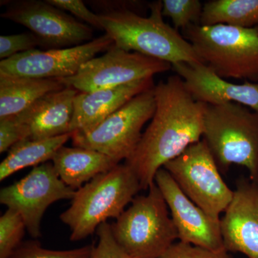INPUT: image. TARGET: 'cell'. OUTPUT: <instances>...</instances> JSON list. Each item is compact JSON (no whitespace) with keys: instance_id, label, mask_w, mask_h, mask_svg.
Returning a JSON list of instances; mask_svg holds the SVG:
<instances>
[{"instance_id":"1","label":"cell","mask_w":258,"mask_h":258,"mask_svg":"<svg viewBox=\"0 0 258 258\" xmlns=\"http://www.w3.org/2000/svg\"><path fill=\"white\" fill-rule=\"evenodd\" d=\"M156 109L133 154L125 161L142 190L154 184L156 174L203 135L205 103L195 101L179 76L154 88Z\"/></svg>"},{"instance_id":"2","label":"cell","mask_w":258,"mask_h":258,"mask_svg":"<svg viewBox=\"0 0 258 258\" xmlns=\"http://www.w3.org/2000/svg\"><path fill=\"white\" fill-rule=\"evenodd\" d=\"M150 15L141 16L127 9L98 14L102 30L115 46L165 62H202L192 45L163 20L162 1L149 5Z\"/></svg>"},{"instance_id":"3","label":"cell","mask_w":258,"mask_h":258,"mask_svg":"<svg viewBox=\"0 0 258 258\" xmlns=\"http://www.w3.org/2000/svg\"><path fill=\"white\" fill-rule=\"evenodd\" d=\"M142 190L126 164H118L76 190L71 206L60 215L73 242L87 238L108 219H117Z\"/></svg>"},{"instance_id":"4","label":"cell","mask_w":258,"mask_h":258,"mask_svg":"<svg viewBox=\"0 0 258 258\" xmlns=\"http://www.w3.org/2000/svg\"><path fill=\"white\" fill-rule=\"evenodd\" d=\"M203 137L221 172L243 166L258 183L257 112L239 103L205 104Z\"/></svg>"},{"instance_id":"5","label":"cell","mask_w":258,"mask_h":258,"mask_svg":"<svg viewBox=\"0 0 258 258\" xmlns=\"http://www.w3.org/2000/svg\"><path fill=\"white\" fill-rule=\"evenodd\" d=\"M112 234L131 258H161L178 239L175 226L157 185L134 199L111 224Z\"/></svg>"},{"instance_id":"6","label":"cell","mask_w":258,"mask_h":258,"mask_svg":"<svg viewBox=\"0 0 258 258\" xmlns=\"http://www.w3.org/2000/svg\"><path fill=\"white\" fill-rule=\"evenodd\" d=\"M202 63L224 79L258 81V33L255 28L227 25H191L183 30Z\"/></svg>"},{"instance_id":"7","label":"cell","mask_w":258,"mask_h":258,"mask_svg":"<svg viewBox=\"0 0 258 258\" xmlns=\"http://www.w3.org/2000/svg\"><path fill=\"white\" fill-rule=\"evenodd\" d=\"M154 88L137 95L87 132L71 134L74 147L101 152L119 163L126 160L138 145L144 125L155 112Z\"/></svg>"},{"instance_id":"8","label":"cell","mask_w":258,"mask_h":258,"mask_svg":"<svg viewBox=\"0 0 258 258\" xmlns=\"http://www.w3.org/2000/svg\"><path fill=\"white\" fill-rule=\"evenodd\" d=\"M163 168L188 198L214 218L220 219L233 198L234 190L222 179L221 171L203 139Z\"/></svg>"},{"instance_id":"9","label":"cell","mask_w":258,"mask_h":258,"mask_svg":"<svg viewBox=\"0 0 258 258\" xmlns=\"http://www.w3.org/2000/svg\"><path fill=\"white\" fill-rule=\"evenodd\" d=\"M171 69L169 62L128 52L113 43L106 53L83 64L74 76L57 80L64 86L88 93L154 78Z\"/></svg>"},{"instance_id":"10","label":"cell","mask_w":258,"mask_h":258,"mask_svg":"<svg viewBox=\"0 0 258 258\" xmlns=\"http://www.w3.org/2000/svg\"><path fill=\"white\" fill-rule=\"evenodd\" d=\"M75 193L59 177L52 161H48L33 167L23 179L3 187L0 203L18 212L30 235L38 238L47 208L60 200H72Z\"/></svg>"},{"instance_id":"11","label":"cell","mask_w":258,"mask_h":258,"mask_svg":"<svg viewBox=\"0 0 258 258\" xmlns=\"http://www.w3.org/2000/svg\"><path fill=\"white\" fill-rule=\"evenodd\" d=\"M3 18L28 28L50 49L77 46L92 40L93 30L47 1L21 0L8 4Z\"/></svg>"},{"instance_id":"12","label":"cell","mask_w":258,"mask_h":258,"mask_svg":"<svg viewBox=\"0 0 258 258\" xmlns=\"http://www.w3.org/2000/svg\"><path fill=\"white\" fill-rule=\"evenodd\" d=\"M113 45L107 34L66 48L35 49L0 62V75L38 79H60L77 74L83 64Z\"/></svg>"},{"instance_id":"13","label":"cell","mask_w":258,"mask_h":258,"mask_svg":"<svg viewBox=\"0 0 258 258\" xmlns=\"http://www.w3.org/2000/svg\"><path fill=\"white\" fill-rule=\"evenodd\" d=\"M154 182L167 204L179 241L213 252L225 250L220 219L210 216L188 198L164 168L157 171Z\"/></svg>"},{"instance_id":"14","label":"cell","mask_w":258,"mask_h":258,"mask_svg":"<svg viewBox=\"0 0 258 258\" xmlns=\"http://www.w3.org/2000/svg\"><path fill=\"white\" fill-rule=\"evenodd\" d=\"M224 247L258 258V183L242 177L236 182L233 198L220 219Z\"/></svg>"},{"instance_id":"15","label":"cell","mask_w":258,"mask_h":258,"mask_svg":"<svg viewBox=\"0 0 258 258\" xmlns=\"http://www.w3.org/2000/svg\"><path fill=\"white\" fill-rule=\"evenodd\" d=\"M172 69L195 101L209 105L239 103L258 113V83L229 82L202 62H179Z\"/></svg>"},{"instance_id":"16","label":"cell","mask_w":258,"mask_h":258,"mask_svg":"<svg viewBox=\"0 0 258 258\" xmlns=\"http://www.w3.org/2000/svg\"><path fill=\"white\" fill-rule=\"evenodd\" d=\"M79 92L66 86L60 91L47 93L17 115L28 128L29 139L43 140L71 134L74 101Z\"/></svg>"},{"instance_id":"17","label":"cell","mask_w":258,"mask_h":258,"mask_svg":"<svg viewBox=\"0 0 258 258\" xmlns=\"http://www.w3.org/2000/svg\"><path fill=\"white\" fill-rule=\"evenodd\" d=\"M154 79L141 80L118 87L79 92L74 101L71 134L87 132L118 111L137 95L154 88Z\"/></svg>"},{"instance_id":"18","label":"cell","mask_w":258,"mask_h":258,"mask_svg":"<svg viewBox=\"0 0 258 258\" xmlns=\"http://www.w3.org/2000/svg\"><path fill=\"white\" fill-rule=\"evenodd\" d=\"M51 161L60 179L75 191L120 164L96 151L64 146L55 153Z\"/></svg>"},{"instance_id":"19","label":"cell","mask_w":258,"mask_h":258,"mask_svg":"<svg viewBox=\"0 0 258 258\" xmlns=\"http://www.w3.org/2000/svg\"><path fill=\"white\" fill-rule=\"evenodd\" d=\"M66 87L57 79L0 75V118L20 114L47 93Z\"/></svg>"},{"instance_id":"20","label":"cell","mask_w":258,"mask_h":258,"mask_svg":"<svg viewBox=\"0 0 258 258\" xmlns=\"http://www.w3.org/2000/svg\"><path fill=\"white\" fill-rule=\"evenodd\" d=\"M71 139V134L43 140L24 139L8 151V155L0 164V181L23 169L40 165L52 161L55 153Z\"/></svg>"},{"instance_id":"21","label":"cell","mask_w":258,"mask_h":258,"mask_svg":"<svg viewBox=\"0 0 258 258\" xmlns=\"http://www.w3.org/2000/svg\"><path fill=\"white\" fill-rule=\"evenodd\" d=\"M227 25L242 28L258 25V0H212L204 4L200 25Z\"/></svg>"},{"instance_id":"22","label":"cell","mask_w":258,"mask_h":258,"mask_svg":"<svg viewBox=\"0 0 258 258\" xmlns=\"http://www.w3.org/2000/svg\"><path fill=\"white\" fill-rule=\"evenodd\" d=\"M26 226L20 214L12 209L0 217V258H10L22 244Z\"/></svg>"},{"instance_id":"23","label":"cell","mask_w":258,"mask_h":258,"mask_svg":"<svg viewBox=\"0 0 258 258\" xmlns=\"http://www.w3.org/2000/svg\"><path fill=\"white\" fill-rule=\"evenodd\" d=\"M204 5L199 0H164L162 15L170 18L176 30L200 25Z\"/></svg>"},{"instance_id":"24","label":"cell","mask_w":258,"mask_h":258,"mask_svg":"<svg viewBox=\"0 0 258 258\" xmlns=\"http://www.w3.org/2000/svg\"><path fill=\"white\" fill-rule=\"evenodd\" d=\"M94 245H86L69 250L44 248L37 241L22 243L10 258H89Z\"/></svg>"},{"instance_id":"25","label":"cell","mask_w":258,"mask_h":258,"mask_svg":"<svg viewBox=\"0 0 258 258\" xmlns=\"http://www.w3.org/2000/svg\"><path fill=\"white\" fill-rule=\"evenodd\" d=\"M41 46V42L32 32L0 36V58H10Z\"/></svg>"},{"instance_id":"26","label":"cell","mask_w":258,"mask_h":258,"mask_svg":"<svg viewBox=\"0 0 258 258\" xmlns=\"http://www.w3.org/2000/svg\"><path fill=\"white\" fill-rule=\"evenodd\" d=\"M98 240L93 247L89 258H131L113 237L111 224H102L96 230Z\"/></svg>"},{"instance_id":"27","label":"cell","mask_w":258,"mask_h":258,"mask_svg":"<svg viewBox=\"0 0 258 258\" xmlns=\"http://www.w3.org/2000/svg\"><path fill=\"white\" fill-rule=\"evenodd\" d=\"M29 139L26 125L16 115L0 118V153L8 152L20 141Z\"/></svg>"},{"instance_id":"28","label":"cell","mask_w":258,"mask_h":258,"mask_svg":"<svg viewBox=\"0 0 258 258\" xmlns=\"http://www.w3.org/2000/svg\"><path fill=\"white\" fill-rule=\"evenodd\" d=\"M161 258H233L226 250L213 252L189 243L175 242Z\"/></svg>"},{"instance_id":"29","label":"cell","mask_w":258,"mask_h":258,"mask_svg":"<svg viewBox=\"0 0 258 258\" xmlns=\"http://www.w3.org/2000/svg\"><path fill=\"white\" fill-rule=\"evenodd\" d=\"M47 3L61 10H66L82 21L97 29H101L98 15L88 9L81 0H47Z\"/></svg>"},{"instance_id":"30","label":"cell","mask_w":258,"mask_h":258,"mask_svg":"<svg viewBox=\"0 0 258 258\" xmlns=\"http://www.w3.org/2000/svg\"><path fill=\"white\" fill-rule=\"evenodd\" d=\"M255 28V30H257V33H258V25H257V27H255V28Z\"/></svg>"}]
</instances>
